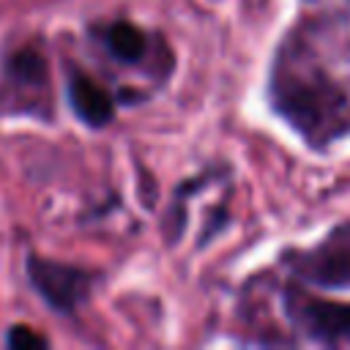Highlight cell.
<instances>
[{
    "label": "cell",
    "mask_w": 350,
    "mask_h": 350,
    "mask_svg": "<svg viewBox=\"0 0 350 350\" xmlns=\"http://www.w3.org/2000/svg\"><path fill=\"white\" fill-rule=\"evenodd\" d=\"M271 101L312 145H325L350 129V101L320 66L276 63Z\"/></svg>",
    "instance_id": "obj_1"
},
{
    "label": "cell",
    "mask_w": 350,
    "mask_h": 350,
    "mask_svg": "<svg viewBox=\"0 0 350 350\" xmlns=\"http://www.w3.org/2000/svg\"><path fill=\"white\" fill-rule=\"evenodd\" d=\"M287 265L306 284L328 290L350 287V221L334 227L317 246L293 252Z\"/></svg>",
    "instance_id": "obj_2"
},
{
    "label": "cell",
    "mask_w": 350,
    "mask_h": 350,
    "mask_svg": "<svg viewBox=\"0 0 350 350\" xmlns=\"http://www.w3.org/2000/svg\"><path fill=\"white\" fill-rule=\"evenodd\" d=\"M290 320L317 342L350 339V304L323 301L298 287H290L284 295Z\"/></svg>",
    "instance_id": "obj_3"
},
{
    "label": "cell",
    "mask_w": 350,
    "mask_h": 350,
    "mask_svg": "<svg viewBox=\"0 0 350 350\" xmlns=\"http://www.w3.org/2000/svg\"><path fill=\"white\" fill-rule=\"evenodd\" d=\"M5 107L14 112H41L49 107V90H46V63L38 49L25 46L11 55L5 66Z\"/></svg>",
    "instance_id": "obj_4"
},
{
    "label": "cell",
    "mask_w": 350,
    "mask_h": 350,
    "mask_svg": "<svg viewBox=\"0 0 350 350\" xmlns=\"http://www.w3.org/2000/svg\"><path fill=\"white\" fill-rule=\"evenodd\" d=\"M27 273H30V282L36 284V290L57 312L77 309L88 298V293H90V273L77 268V265L30 257Z\"/></svg>",
    "instance_id": "obj_5"
},
{
    "label": "cell",
    "mask_w": 350,
    "mask_h": 350,
    "mask_svg": "<svg viewBox=\"0 0 350 350\" xmlns=\"http://www.w3.org/2000/svg\"><path fill=\"white\" fill-rule=\"evenodd\" d=\"M68 98H71L74 112L88 126L98 129V126H104V123L112 120V112L115 109H112L109 93L98 82H93L88 74H79V71L71 74V79H68Z\"/></svg>",
    "instance_id": "obj_6"
},
{
    "label": "cell",
    "mask_w": 350,
    "mask_h": 350,
    "mask_svg": "<svg viewBox=\"0 0 350 350\" xmlns=\"http://www.w3.org/2000/svg\"><path fill=\"white\" fill-rule=\"evenodd\" d=\"M107 46H109V52H112L118 60H123V63H137V60H142L145 52H148V38H145V33H142L139 27H134L131 22H115V25H109V30H107Z\"/></svg>",
    "instance_id": "obj_7"
},
{
    "label": "cell",
    "mask_w": 350,
    "mask_h": 350,
    "mask_svg": "<svg viewBox=\"0 0 350 350\" xmlns=\"http://www.w3.org/2000/svg\"><path fill=\"white\" fill-rule=\"evenodd\" d=\"M8 345H14V347H44L46 339L38 336L36 331L25 328V325H16V328L8 334Z\"/></svg>",
    "instance_id": "obj_8"
}]
</instances>
